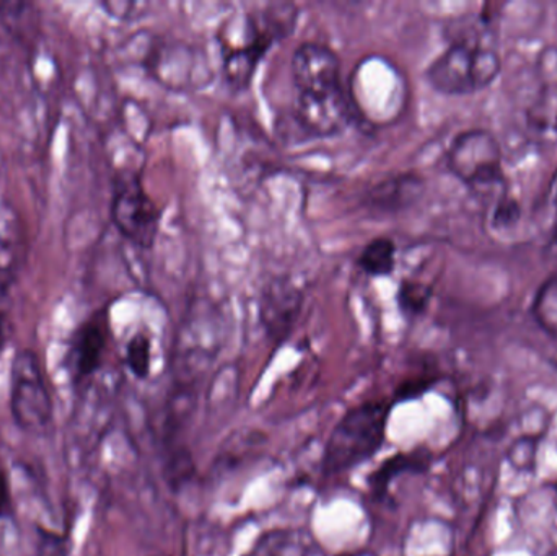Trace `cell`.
Segmentation results:
<instances>
[{
    "label": "cell",
    "instance_id": "obj_1",
    "mask_svg": "<svg viewBox=\"0 0 557 556\" xmlns=\"http://www.w3.org/2000/svg\"><path fill=\"white\" fill-rule=\"evenodd\" d=\"M393 405V400L363 401L337 421L321 457L324 477L349 472L382 449Z\"/></svg>",
    "mask_w": 557,
    "mask_h": 556
},
{
    "label": "cell",
    "instance_id": "obj_2",
    "mask_svg": "<svg viewBox=\"0 0 557 556\" xmlns=\"http://www.w3.org/2000/svg\"><path fill=\"white\" fill-rule=\"evenodd\" d=\"M500 67L499 52L491 42L463 35L429 65L425 77L438 94L470 95L490 87Z\"/></svg>",
    "mask_w": 557,
    "mask_h": 556
},
{
    "label": "cell",
    "instance_id": "obj_3",
    "mask_svg": "<svg viewBox=\"0 0 557 556\" xmlns=\"http://www.w3.org/2000/svg\"><path fill=\"white\" fill-rule=\"evenodd\" d=\"M10 413L28 434H42L52 423V400L38 356L22 349L13 358L10 374Z\"/></svg>",
    "mask_w": 557,
    "mask_h": 556
},
{
    "label": "cell",
    "instance_id": "obj_4",
    "mask_svg": "<svg viewBox=\"0 0 557 556\" xmlns=\"http://www.w3.org/2000/svg\"><path fill=\"white\" fill-rule=\"evenodd\" d=\"M448 170L471 191L486 196L503 185V152L487 131L458 134L447 156Z\"/></svg>",
    "mask_w": 557,
    "mask_h": 556
},
{
    "label": "cell",
    "instance_id": "obj_5",
    "mask_svg": "<svg viewBox=\"0 0 557 556\" xmlns=\"http://www.w3.org/2000/svg\"><path fill=\"white\" fill-rule=\"evenodd\" d=\"M111 218L114 227L124 238L149 250L159 234L162 212L144 191L139 176L124 173L114 183Z\"/></svg>",
    "mask_w": 557,
    "mask_h": 556
},
{
    "label": "cell",
    "instance_id": "obj_6",
    "mask_svg": "<svg viewBox=\"0 0 557 556\" xmlns=\"http://www.w3.org/2000/svg\"><path fill=\"white\" fill-rule=\"evenodd\" d=\"M352 120V104L343 87L298 94L294 121L305 137L337 136Z\"/></svg>",
    "mask_w": 557,
    "mask_h": 556
},
{
    "label": "cell",
    "instance_id": "obj_7",
    "mask_svg": "<svg viewBox=\"0 0 557 556\" xmlns=\"http://www.w3.org/2000/svg\"><path fill=\"white\" fill-rule=\"evenodd\" d=\"M290 65L298 94L343 87L339 58L327 46L304 42L295 49Z\"/></svg>",
    "mask_w": 557,
    "mask_h": 556
},
{
    "label": "cell",
    "instance_id": "obj_8",
    "mask_svg": "<svg viewBox=\"0 0 557 556\" xmlns=\"http://www.w3.org/2000/svg\"><path fill=\"white\" fill-rule=\"evenodd\" d=\"M107 342L108 326L103 313L78 326L69 351V365L75 381H85L101 368Z\"/></svg>",
    "mask_w": 557,
    "mask_h": 556
},
{
    "label": "cell",
    "instance_id": "obj_9",
    "mask_svg": "<svg viewBox=\"0 0 557 556\" xmlns=\"http://www.w3.org/2000/svg\"><path fill=\"white\" fill-rule=\"evenodd\" d=\"M300 293L284 281H276L264 291L261 320L268 335L276 342H282L290 332L295 319L300 312Z\"/></svg>",
    "mask_w": 557,
    "mask_h": 556
},
{
    "label": "cell",
    "instance_id": "obj_10",
    "mask_svg": "<svg viewBox=\"0 0 557 556\" xmlns=\"http://www.w3.org/2000/svg\"><path fill=\"white\" fill-rule=\"evenodd\" d=\"M539 98L533 101L530 120L533 127L557 136V51H545L540 58Z\"/></svg>",
    "mask_w": 557,
    "mask_h": 556
},
{
    "label": "cell",
    "instance_id": "obj_11",
    "mask_svg": "<svg viewBox=\"0 0 557 556\" xmlns=\"http://www.w3.org/2000/svg\"><path fill=\"white\" fill-rule=\"evenodd\" d=\"M245 556H324L310 532L301 529H276L258 539Z\"/></svg>",
    "mask_w": 557,
    "mask_h": 556
},
{
    "label": "cell",
    "instance_id": "obj_12",
    "mask_svg": "<svg viewBox=\"0 0 557 556\" xmlns=\"http://www.w3.org/2000/svg\"><path fill=\"white\" fill-rule=\"evenodd\" d=\"M431 466V456L425 450L396 454L386 459L375 472L369 475V492L375 499H383L393 480L403 473H422Z\"/></svg>",
    "mask_w": 557,
    "mask_h": 556
},
{
    "label": "cell",
    "instance_id": "obj_13",
    "mask_svg": "<svg viewBox=\"0 0 557 556\" xmlns=\"http://www.w3.org/2000/svg\"><path fill=\"white\" fill-rule=\"evenodd\" d=\"M267 54L268 49L258 45H242L225 49L224 65H222L225 82L234 90H244L253 81L258 65Z\"/></svg>",
    "mask_w": 557,
    "mask_h": 556
},
{
    "label": "cell",
    "instance_id": "obj_14",
    "mask_svg": "<svg viewBox=\"0 0 557 556\" xmlns=\"http://www.w3.org/2000/svg\"><path fill=\"white\" fill-rule=\"evenodd\" d=\"M421 183L412 175H399L376 185L369 193L370 205L383 212L396 211L418 196Z\"/></svg>",
    "mask_w": 557,
    "mask_h": 556
},
{
    "label": "cell",
    "instance_id": "obj_15",
    "mask_svg": "<svg viewBox=\"0 0 557 556\" xmlns=\"http://www.w3.org/2000/svg\"><path fill=\"white\" fill-rule=\"evenodd\" d=\"M357 267L370 277H386L396 268V245L392 238L376 237L357 258Z\"/></svg>",
    "mask_w": 557,
    "mask_h": 556
},
{
    "label": "cell",
    "instance_id": "obj_16",
    "mask_svg": "<svg viewBox=\"0 0 557 556\" xmlns=\"http://www.w3.org/2000/svg\"><path fill=\"white\" fill-rule=\"evenodd\" d=\"M20 247L18 221L10 208H0V276L12 277Z\"/></svg>",
    "mask_w": 557,
    "mask_h": 556
},
{
    "label": "cell",
    "instance_id": "obj_17",
    "mask_svg": "<svg viewBox=\"0 0 557 556\" xmlns=\"http://www.w3.org/2000/svg\"><path fill=\"white\" fill-rule=\"evenodd\" d=\"M532 316L546 333L557 336V273L540 286L533 300Z\"/></svg>",
    "mask_w": 557,
    "mask_h": 556
},
{
    "label": "cell",
    "instance_id": "obj_18",
    "mask_svg": "<svg viewBox=\"0 0 557 556\" xmlns=\"http://www.w3.org/2000/svg\"><path fill=\"white\" fill-rule=\"evenodd\" d=\"M429 299H431V287L412 280H406L399 284L398 307L403 316L409 319L421 316L428 307Z\"/></svg>",
    "mask_w": 557,
    "mask_h": 556
},
{
    "label": "cell",
    "instance_id": "obj_19",
    "mask_svg": "<svg viewBox=\"0 0 557 556\" xmlns=\"http://www.w3.org/2000/svg\"><path fill=\"white\" fill-rule=\"evenodd\" d=\"M152 361V345L146 333L139 332L126 345V366L134 378L146 379Z\"/></svg>",
    "mask_w": 557,
    "mask_h": 556
},
{
    "label": "cell",
    "instance_id": "obj_20",
    "mask_svg": "<svg viewBox=\"0 0 557 556\" xmlns=\"http://www.w3.org/2000/svg\"><path fill=\"white\" fill-rule=\"evenodd\" d=\"M108 15L120 20H137L146 13L147 3L139 2H107L101 3Z\"/></svg>",
    "mask_w": 557,
    "mask_h": 556
},
{
    "label": "cell",
    "instance_id": "obj_21",
    "mask_svg": "<svg viewBox=\"0 0 557 556\" xmlns=\"http://www.w3.org/2000/svg\"><path fill=\"white\" fill-rule=\"evenodd\" d=\"M12 277L0 276V355L7 342V312H9L10 297L9 289Z\"/></svg>",
    "mask_w": 557,
    "mask_h": 556
},
{
    "label": "cell",
    "instance_id": "obj_22",
    "mask_svg": "<svg viewBox=\"0 0 557 556\" xmlns=\"http://www.w3.org/2000/svg\"><path fill=\"white\" fill-rule=\"evenodd\" d=\"M39 556H67L64 539L49 532H41Z\"/></svg>",
    "mask_w": 557,
    "mask_h": 556
},
{
    "label": "cell",
    "instance_id": "obj_23",
    "mask_svg": "<svg viewBox=\"0 0 557 556\" xmlns=\"http://www.w3.org/2000/svg\"><path fill=\"white\" fill-rule=\"evenodd\" d=\"M432 382L431 381H411L406 382V384H403L401 387H399L398 394H396L395 397V404L399 400H409V398L419 397V395L424 394L425 391H428L429 387H431Z\"/></svg>",
    "mask_w": 557,
    "mask_h": 556
},
{
    "label": "cell",
    "instance_id": "obj_24",
    "mask_svg": "<svg viewBox=\"0 0 557 556\" xmlns=\"http://www.w3.org/2000/svg\"><path fill=\"white\" fill-rule=\"evenodd\" d=\"M10 515H12V495H10L9 480L0 470V519L9 518Z\"/></svg>",
    "mask_w": 557,
    "mask_h": 556
}]
</instances>
